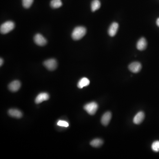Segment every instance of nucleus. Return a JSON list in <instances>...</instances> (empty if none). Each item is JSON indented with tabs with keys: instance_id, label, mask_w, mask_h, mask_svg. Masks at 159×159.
Instances as JSON below:
<instances>
[{
	"instance_id": "obj_8",
	"label": "nucleus",
	"mask_w": 159,
	"mask_h": 159,
	"mask_svg": "<svg viewBox=\"0 0 159 159\" xmlns=\"http://www.w3.org/2000/svg\"><path fill=\"white\" fill-rule=\"evenodd\" d=\"M21 86V83L19 81H14L8 85V88L11 91L16 92L19 90Z\"/></svg>"
},
{
	"instance_id": "obj_13",
	"label": "nucleus",
	"mask_w": 159,
	"mask_h": 159,
	"mask_svg": "<svg viewBox=\"0 0 159 159\" xmlns=\"http://www.w3.org/2000/svg\"><path fill=\"white\" fill-rule=\"evenodd\" d=\"M147 46V43L146 39L144 38H141L137 43V47L138 50H143L146 49Z\"/></svg>"
},
{
	"instance_id": "obj_12",
	"label": "nucleus",
	"mask_w": 159,
	"mask_h": 159,
	"mask_svg": "<svg viewBox=\"0 0 159 159\" xmlns=\"http://www.w3.org/2000/svg\"><path fill=\"white\" fill-rule=\"evenodd\" d=\"M8 114L10 116L15 118H20L22 117L23 114L21 112L17 109H10L8 112Z\"/></svg>"
},
{
	"instance_id": "obj_2",
	"label": "nucleus",
	"mask_w": 159,
	"mask_h": 159,
	"mask_svg": "<svg viewBox=\"0 0 159 159\" xmlns=\"http://www.w3.org/2000/svg\"><path fill=\"white\" fill-rule=\"evenodd\" d=\"M14 27L15 24L14 23L10 21H8L4 23L1 25L0 31L1 33L5 34L12 31L14 29Z\"/></svg>"
},
{
	"instance_id": "obj_5",
	"label": "nucleus",
	"mask_w": 159,
	"mask_h": 159,
	"mask_svg": "<svg viewBox=\"0 0 159 159\" xmlns=\"http://www.w3.org/2000/svg\"><path fill=\"white\" fill-rule=\"evenodd\" d=\"M34 40L35 43L39 46H44L47 43L46 39L40 34H35Z\"/></svg>"
},
{
	"instance_id": "obj_4",
	"label": "nucleus",
	"mask_w": 159,
	"mask_h": 159,
	"mask_svg": "<svg viewBox=\"0 0 159 159\" xmlns=\"http://www.w3.org/2000/svg\"><path fill=\"white\" fill-rule=\"evenodd\" d=\"M44 65L49 70H54L57 68L58 63L54 59H50L45 61L43 63Z\"/></svg>"
},
{
	"instance_id": "obj_20",
	"label": "nucleus",
	"mask_w": 159,
	"mask_h": 159,
	"mask_svg": "<svg viewBox=\"0 0 159 159\" xmlns=\"http://www.w3.org/2000/svg\"><path fill=\"white\" fill-rule=\"evenodd\" d=\"M57 125L60 127H69V124L67 122L63 120H60L57 123Z\"/></svg>"
},
{
	"instance_id": "obj_18",
	"label": "nucleus",
	"mask_w": 159,
	"mask_h": 159,
	"mask_svg": "<svg viewBox=\"0 0 159 159\" xmlns=\"http://www.w3.org/2000/svg\"><path fill=\"white\" fill-rule=\"evenodd\" d=\"M34 0H22L23 6L25 8H30Z\"/></svg>"
},
{
	"instance_id": "obj_9",
	"label": "nucleus",
	"mask_w": 159,
	"mask_h": 159,
	"mask_svg": "<svg viewBox=\"0 0 159 159\" xmlns=\"http://www.w3.org/2000/svg\"><path fill=\"white\" fill-rule=\"evenodd\" d=\"M118 28V24L116 22L112 23L108 29V34L110 36L113 37L116 34Z\"/></svg>"
},
{
	"instance_id": "obj_11",
	"label": "nucleus",
	"mask_w": 159,
	"mask_h": 159,
	"mask_svg": "<svg viewBox=\"0 0 159 159\" xmlns=\"http://www.w3.org/2000/svg\"><path fill=\"white\" fill-rule=\"evenodd\" d=\"M145 118V114L143 112H140L136 114L133 119V122L135 124H139L142 123Z\"/></svg>"
},
{
	"instance_id": "obj_17",
	"label": "nucleus",
	"mask_w": 159,
	"mask_h": 159,
	"mask_svg": "<svg viewBox=\"0 0 159 159\" xmlns=\"http://www.w3.org/2000/svg\"><path fill=\"white\" fill-rule=\"evenodd\" d=\"M63 5L61 0H52L50 2V6L54 8H59Z\"/></svg>"
},
{
	"instance_id": "obj_19",
	"label": "nucleus",
	"mask_w": 159,
	"mask_h": 159,
	"mask_svg": "<svg viewBox=\"0 0 159 159\" xmlns=\"http://www.w3.org/2000/svg\"><path fill=\"white\" fill-rule=\"evenodd\" d=\"M152 149L153 151L155 152H159V141H154L152 145Z\"/></svg>"
},
{
	"instance_id": "obj_7",
	"label": "nucleus",
	"mask_w": 159,
	"mask_h": 159,
	"mask_svg": "<svg viewBox=\"0 0 159 159\" xmlns=\"http://www.w3.org/2000/svg\"><path fill=\"white\" fill-rule=\"evenodd\" d=\"M112 118V113L111 112H107L103 114L102 117L101 122L102 124L104 126H107L110 123Z\"/></svg>"
},
{
	"instance_id": "obj_14",
	"label": "nucleus",
	"mask_w": 159,
	"mask_h": 159,
	"mask_svg": "<svg viewBox=\"0 0 159 159\" xmlns=\"http://www.w3.org/2000/svg\"><path fill=\"white\" fill-rule=\"evenodd\" d=\"M90 81L87 78L83 77L79 81L77 84L78 88H82L85 87L89 85Z\"/></svg>"
},
{
	"instance_id": "obj_22",
	"label": "nucleus",
	"mask_w": 159,
	"mask_h": 159,
	"mask_svg": "<svg viewBox=\"0 0 159 159\" xmlns=\"http://www.w3.org/2000/svg\"><path fill=\"white\" fill-rule=\"evenodd\" d=\"M156 24L159 27V18L157 19V21H156Z\"/></svg>"
},
{
	"instance_id": "obj_15",
	"label": "nucleus",
	"mask_w": 159,
	"mask_h": 159,
	"mask_svg": "<svg viewBox=\"0 0 159 159\" xmlns=\"http://www.w3.org/2000/svg\"><path fill=\"white\" fill-rule=\"evenodd\" d=\"M101 3L99 0H93L91 4V10L92 12L96 11L100 7Z\"/></svg>"
},
{
	"instance_id": "obj_3",
	"label": "nucleus",
	"mask_w": 159,
	"mask_h": 159,
	"mask_svg": "<svg viewBox=\"0 0 159 159\" xmlns=\"http://www.w3.org/2000/svg\"><path fill=\"white\" fill-rule=\"evenodd\" d=\"M84 108L88 114L94 115L98 110V105L96 103L92 102L85 105Z\"/></svg>"
},
{
	"instance_id": "obj_6",
	"label": "nucleus",
	"mask_w": 159,
	"mask_h": 159,
	"mask_svg": "<svg viewBox=\"0 0 159 159\" xmlns=\"http://www.w3.org/2000/svg\"><path fill=\"white\" fill-rule=\"evenodd\" d=\"M141 69V65L138 62L132 63L129 66V69L131 72L134 73H138L140 71Z\"/></svg>"
},
{
	"instance_id": "obj_21",
	"label": "nucleus",
	"mask_w": 159,
	"mask_h": 159,
	"mask_svg": "<svg viewBox=\"0 0 159 159\" xmlns=\"http://www.w3.org/2000/svg\"><path fill=\"white\" fill-rule=\"evenodd\" d=\"M3 60L1 58V59H0V65H1V66H2V65H3Z\"/></svg>"
},
{
	"instance_id": "obj_16",
	"label": "nucleus",
	"mask_w": 159,
	"mask_h": 159,
	"mask_svg": "<svg viewBox=\"0 0 159 159\" xmlns=\"http://www.w3.org/2000/svg\"><path fill=\"white\" fill-rule=\"evenodd\" d=\"M103 143L102 140L100 139H95L91 142L90 145L92 147L97 148L101 146L103 144Z\"/></svg>"
},
{
	"instance_id": "obj_10",
	"label": "nucleus",
	"mask_w": 159,
	"mask_h": 159,
	"mask_svg": "<svg viewBox=\"0 0 159 159\" xmlns=\"http://www.w3.org/2000/svg\"><path fill=\"white\" fill-rule=\"evenodd\" d=\"M49 99V95L47 93H41L38 95L35 100L36 104L41 103L44 101H46Z\"/></svg>"
},
{
	"instance_id": "obj_1",
	"label": "nucleus",
	"mask_w": 159,
	"mask_h": 159,
	"mask_svg": "<svg viewBox=\"0 0 159 159\" xmlns=\"http://www.w3.org/2000/svg\"><path fill=\"white\" fill-rule=\"evenodd\" d=\"M86 33V29L84 27L79 26L74 28L72 34V37L74 40L81 39Z\"/></svg>"
}]
</instances>
